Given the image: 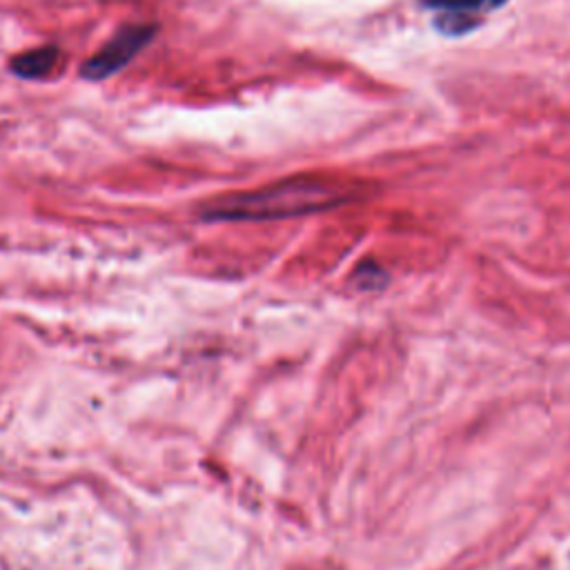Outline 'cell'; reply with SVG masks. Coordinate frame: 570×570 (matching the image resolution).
Wrapping results in <instances>:
<instances>
[{"instance_id": "obj_1", "label": "cell", "mask_w": 570, "mask_h": 570, "mask_svg": "<svg viewBox=\"0 0 570 570\" xmlns=\"http://www.w3.org/2000/svg\"><path fill=\"white\" fill-rule=\"evenodd\" d=\"M352 198L350 187L318 180L292 178L261 189L220 196L203 207L207 220H274L334 209Z\"/></svg>"}, {"instance_id": "obj_2", "label": "cell", "mask_w": 570, "mask_h": 570, "mask_svg": "<svg viewBox=\"0 0 570 570\" xmlns=\"http://www.w3.org/2000/svg\"><path fill=\"white\" fill-rule=\"evenodd\" d=\"M158 33V24H125L120 27L91 58L80 65L85 80H105L129 65Z\"/></svg>"}, {"instance_id": "obj_3", "label": "cell", "mask_w": 570, "mask_h": 570, "mask_svg": "<svg viewBox=\"0 0 570 570\" xmlns=\"http://www.w3.org/2000/svg\"><path fill=\"white\" fill-rule=\"evenodd\" d=\"M508 0H421V7L434 11V27L443 36H463L474 31L488 13L501 9Z\"/></svg>"}, {"instance_id": "obj_4", "label": "cell", "mask_w": 570, "mask_h": 570, "mask_svg": "<svg viewBox=\"0 0 570 570\" xmlns=\"http://www.w3.org/2000/svg\"><path fill=\"white\" fill-rule=\"evenodd\" d=\"M58 60H60V49L53 45H42V47L16 53L9 60V71L24 80L47 78L56 69Z\"/></svg>"}]
</instances>
